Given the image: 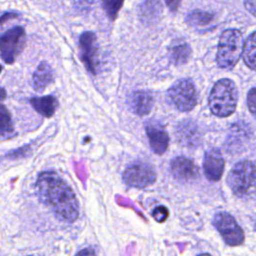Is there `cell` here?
<instances>
[{
	"instance_id": "cell-1",
	"label": "cell",
	"mask_w": 256,
	"mask_h": 256,
	"mask_svg": "<svg viewBox=\"0 0 256 256\" xmlns=\"http://www.w3.org/2000/svg\"><path fill=\"white\" fill-rule=\"evenodd\" d=\"M39 199L60 219L73 222L79 215V204L71 187L55 172H42L36 182Z\"/></svg>"
},
{
	"instance_id": "cell-2",
	"label": "cell",
	"mask_w": 256,
	"mask_h": 256,
	"mask_svg": "<svg viewBox=\"0 0 256 256\" xmlns=\"http://www.w3.org/2000/svg\"><path fill=\"white\" fill-rule=\"evenodd\" d=\"M238 100V91L234 82L230 79L218 80L211 89L208 104L213 115L228 117L234 113Z\"/></svg>"
},
{
	"instance_id": "cell-3",
	"label": "cell",
	"mask_w": 256,
	"mask_h": 256,
	"mask_svg": "<svg viewBox=\"0 0 256 256\" xmlns=\"http://www.w3.org/2000/svg\"><path fill=\"white\" fill-rule=\"evenodd\" d=\"M227 184L238 197H249L255 192V165L244 160L236 163L227 176Z\"/></svg>"
},
{
	"instance_id": "cell-4",
	"label": "cell",
	"mask_w": 256,
	"mask_h": 256,
	"mask_svg": "<svg viewBox=\"0 0 256 256\" xmlns=\"http://www.w3.org/2000/svg\"><path fill=\"white\" fill-rule=\"evenodd\" d=\"M243 47L242 34L237 29L225 30L219 39L216 61L220 68L232 69L240 59Z\"/></svg>"
},
{
	"instance_id": "cell-5",
	"label": "cell",
	"mask_w": 256,
	"mask_h": 256,
	"mask_svg": "<svg viewBox=\"0 0 256 256\" xmlns=\"http://www.w3.org/2000/svg\"><path fill=\"white\" fill-rule=\"evenodd\" d=\"M169 102L181 112L191 111L197 104L198 95L192 80L182 78L177 80L167 92Z\"/></svg>"
},
{
	"instance_id": "cell-6",
	"label": "cell",
	"mask_w": 256,
	"mask_h": 256,
	"mask_svg": "<svg viewBox=\"0 0 256 256\" xmlns=\"http://www.w3.org/2000/svg\"><path fill=\"white\" fill-rule=\"evenodd\" d=\"M26 42L25 30L16 26L0 36V55L5 63L12 64L24 48Z\"/></svg>"
},
{
	"instance_id": "cell-7",
	"label": "cell",
	"mask_w": 256,
	"mask_h": 256,
	"mask_svg": "<svg viewBox=\"0 0 256 256\" xmlns=\"http://www.w3.org/2000/svg\"><path fill=\"white\" fill-rule=\"evenodd\" d=\"M213 224L224 242L229 246H239L244 241V232L235 218L227 212H219L213 218Z\"/></svg>"
},
{
	"instance_id": "cell-8",
	"label": "cell",
	"mask_w": 256,
	"mask_h": 256,
	"mask_svg": "<svg viewBox=\"0 0 256 256\" xmlns=\"http://www.w3.org/2000/svg\"><path fill=\"white\" fill-rule=\"evenodd\" d=\"M79 56L86 70L91 74L96 75L99 68V48L96 35L90 31L82 33L79 37Z\"/></svg>"
},
{
	"instance_id": "cell-9",
	"label": "cell",
	"mask_w": 256,
	"mask_h": 256,
	"mask_svg": "<svg viewBox=\"0 0 256 256\" xmlns=\"http://www.w3.org/2000/svg\"><path fill=\"white\" fill-rule=\"evenodd\" d=\"M124 182L135 188H146L156 181V173L152 166L136 162L129 165L123 173Z\"/></svg>"
},
{
	"instance_id": "cell-10",
	"label": "cell",
	"mask_w": 256,
	"mask_h": 256,
	"mask_svg": "<svg viewBox=\"0 0 256 256\" xmlns=\"http://www.w3.org/2000/svg\"><path fill=\"white\" fill-rule=\"evenodd\" d=\"M145 130L154 153L164 154L169 145V136L163 125L155 119H150L145 123Z\"/></svg>"
},
{
	"instance_id": "cell-11",
	"label": "cell",
	"mask_w": 256,
	"mask_h": 256,
	"mask_svg": "<svg viewBox=\"0 0 256 256\" xmlns=\"http://www.w3.org/2000/svg\"><path fill=\"white\" fill-rule=\"evenodd\" d=\"M175 137L181 146L195 148L200 143V131L197 124L191 119L180 121L175 128Z\"/></svg>"
},
{
	"instance_id": "cell-12",
	"label": "cell",
	"mask_w": 256,
	"mask_h": 256,
	"mask_svg": "<svg viewBox=\"0 0 256 256\" xmlns=\"http://www.w3.org/2000/svg\"><path fill=\"white\" fill-rule=\"evenodd\" d=\"M225 161L221 152L217 149L206 151L203 160V170L206 178L210 181H218L224 171Z\"/></svg>"
},
{
	"instance_id": "cell-13",
	"label": "cell",
	"mask_w": 256,
	"mask_h": 256,
	"mask_svg": "<svg viewBox=\"0 0 256 256\" xmlns=\"http://www.w3.org/2000/svg\"><path fill=\"white\" fill-rule=\"evenodd\" d=\"M127 104L130 110L138 115L144 116L150 113L154 105V98L149 91L136 90L129 94L127 98Z\"/></svg>"
},
{
	"instance_id": "cell-14",
	"label": "cell",
	"mask_w": 256,
	"mask_h": 256,
	"mask_svg": "<svg viewBox=\"0 0 256 256\" xmlns=\"http://www.w3.org/2000/svg\"><path fill=\"white\" fill-rule=\"evenodd\" d=\"M170 168L173 176L182 182L190 181L197 176V167L194 162L183 156L173 158Z\"/></svg>"
},
{
	"instance_id": "cell-15",
	"label": "cell",
	"mask_w": 256,
	"mask_h": 256,
	"mask_svg": "<svg viewBox=\"0 0 256 256\" xmlns=\"http://www.w3.org/2000/svg\"><path fill=\"white\" fill-rule=\"evenodd\" d=\"M252 135V130L250 129L249 125H245L244 123H234L230 127L229 136L227 138V144L228 149L232 150L237 149L240 151V147L243 145V143L249 141L250 136Z\"/></svg>"
},
{
	"instance_id": "cell-16",
	"label": "cell",
	"mask_w": 256,
	"mask_h": 256,
	"mask_svg": "<svg viewBox=\"0 0 256 256\" xmlns=\"http://www.w3.org/2000/svg\"><path fill=\"white\" fill-rule=\"evenodd\" d=\"M54 79V73L51 68V66L45 62L42 61L38 67L36 68L33 77H32V82H33V88L41 92L43 91L50 83L53 82Z\"/></svg>"
},
{
	"instance_id": "cell-17",
	"label": "cell",
	"mask_w": 256,
	"mask_h": 256,
	"mask_svg": "<svg viewBox=\"0 0 256 256\" xmlns=\"http://www.w3.org/2000/svg\"><path fill=\"white\" fill-rule=\"evenodd\" d=\"M191 52V47L187 42L176 40L169 47V59L174 65L180 66L188 62Z\"/></svg>"
},
{
	"instance_id": "cell-18",
	"label": "cell",
	"mask_w": 256,
	"mask_h": 256,
	"mask_svg": "<svg viewBox=\"0 0 256 256\" xmlns=\"http://www.w3.org/2000/svg\"><path fill=\"white\" fill-rule=\"evenodd\" d=\"M161 12L162 5L158 0H147L140 6L139 16L143 23L151 25L159 20Z\"/></svg>"
},
{
	"instance_id": "cell-19",
	"label": "cell",
	"mask_w": 256,
	"mask_h": 256,
	"mask_svg": "<svg viewBox=\"0 0 256 256\" xmlns=\"http://www.w3.org/2000/svg\"><path fill=\"white\" fill-rule=\"evenodd\" d=\"M32 107L42 116L51 117L56 111L58 101L54 96H43V97H32L30 99Z\"/></svg>"
},
{
	"instance_id": "cell-20",
	"label": "cell",
	"mask_w": 256,
	"mask_h": 256,
	"mask_svg": "<svg viewBox=\"0 0 256 256\" xmlns=\"http://www.w3.org/2000/svg\"><path fill=\"white\" fill-rule=\"evenodd\" d=\"M244 63L251 70L255 69V55H256V42H255V32H252L245 42L243 43L242 53H241Z\"/></svg>"
},
{
	"instance_id": "cell-21",
	"label": "cell",
	"mask_w": 256,
	"mask_h": 256,
	"mask_svg": "<svg viewBox=\"0 0 256 256\" xmlns=\"http://www.w3.org/2000/svg\"><path fill=\"white\" fill-rule=\"evenodd\" d=\"M213 20V15L203 10H193L186 17V23L193 27L206 26Z\"/></svg>"
},
{
	"instance_id": "cell-22",
	"label": "cell",
	"mask_w": 256,
	"mask_h": 256,
	"mask_svg": "<svg viewBox=\"0 0 256 256\" xmlns=\"http://www.w3.org/2000/svg\"><path fill=\"white\" fill-rule=\"evenodd\" d=\"M13 131L11 115L5 106L0 105V135L11 134Z\"/></svg>"
},
{
	"instance_id": "cell-23",
	"label": "cell",
	"mask_w": 256,
	"mask_h": 256,
	"mask_svg": "<svg viewBox=\"0 0 256 256\" xmlns=\"http://www.w3.org/2000/svg\"><path fill=\"white\" fill-rule=\"evenodd\" d=\"M124 0H102V7L110 20H115Z\"/></svg>"
},
{
	"instance_id": "cell-24",
	"label": "cell",
	"mask_w": 256,
	"mask_h": 256,
	"mask_svg": "<svg viewBox=\"0 0 256 256\" xmlns=\"http://www.w3.org/2000/svg\"><path fill=\"white\" fill-rule=\"evenodd\" d=\"M169 216V211L168 209L163 206V205H160V206H157L153 209L152 211V217L154 218L155 221L159 222V223H162V222H165L167 220Z\"/></svg>"
},
{
	"instance_id": "cell-25",
	"label": "cell",
	"mask_w": 256,
	"mask_h": 256,
	"mask_svg": "<svg viewBox=\"0 0 256 256\" xmlns=\"http://www.w3.org/2000/svg\"><path fill=\"white\" fill-rule=\"evenodd\" d=\"M255 100H256V89L255 87H252L247 94V106L252 115H255V109H256Z\"/></svg>"
},
{
	"instance_id": "cell-26",
	"label": "cell",
	"mask_w": 256,
	"mask_h": 256,
	"mask_svg": "<svg viewBox=\"0 0 256 256\" xmlns=\"http://www.w3.org/2000/svg\"><path fill=\"white\" fill-rule=\"evenodd\" d=\"M165 1V4L166 6L169 8L170 11L172 12H175L178 10L179 6H180V3H181V0H164Z\"/></svg>"
},
{
	"instance_id": "cell-27",
	"label": "cell",
	"mask_w": 256,
	"mask_h": 256,
	"mask_svg": "<svg viewBox=\"0 0 256 256\" xmlns=\"http://www.w3.org/2000/svg\"><path fill=\"white\" fill-rule=\"evenodd\" d=\"M244 6L252 15H255V0H245Z\"/></svg>"
},
{
	"instance_id": "cell-28",
	"label": "cell",
	"mask_w": 256,
	"mask_h": 256,
	"mask_svg": "<svg viewBox=\"0 0 256 256\" xmlns=\"http://www.w3.org/2000/svg\"><path fill=\"white\" fill-rule=\"evenodd\" d=\"M75 256H96V254L92 248H84L80 250Z\"/></svg>"
},
{
	"instance_id": "cell-29",
	"label": "cell",
	"mask_w": 256,
	"mask_h": 256,
	"mask_svg": "<svg viewBox=\"0 0 256 256\" xmlns=\"http://www.w3.org/2000/svg\"><path fill=\"white\" fill-rule=\"evenodd\" d=\"M15 17H18V14L16 13H4L1 17H0V26L5 23L6 21L10 20L11 18H15Z\"/></svg>"
},
{
	"instance_id": "cell-30",
	"label": "cell",
	"mask_w": 256,
	"mask_h": 256,
	"mask_svg": "<svg viewBox=\"0 0 256 256\" xmlns=\"http://www.w3.org/2000/svg\"><path fill=\"white\" fill-rule=\"evenodd\" d=\"M91 1L92 0H74V3L81 5V7H82V6H87V4L91 3Z\"/></svg>"
},
{
	"instance_id": "cell-31",
	"label": "cell",
	"mask_w": 256,
	"mask_h": 256,
	"mask_svg": "<svg viewBox=\"0 0 256 256\" xmlns=\"http://www.w3.org/2000/svg\"><path fill=\"white\" fill-rule=\"evenodd\" d=\"M6 98V91L2 87H0V101L4 100Z\"/></svg>"
},
{
	"instance_id": "cell-32",
	"label": "cell",
	"mask_w": 256,
	"mask_h": 256,
	"mask_svg": "<svg viewBox=\"0 0 256 256\" xmlns=\"http://www.w3.org/2000/svg\"><path fill=\"white\" fill-rule=\"evenodd\" d=\"M198 256H211V255L208 254V253H203V254H200V255H198Z\"/></svg>"
},
{
	"instance_id": "cell-33",
	"label": "cell",
	"mask_w": 256,
	"mask_h": 256,
	"mask_svg": "<svg viewBox=\"0 0 256 256\" xmlns=\"http://www.w3.org/2000/svg\"><path fill=\"white\" fill-rule=\"evenodd\" d=\"M1 71H2V66L0 65V73H1Z\"/></svg>"
},
{
	"instance_id": "cell-34",
	"label": "cell",
	"mask_w": 256,
	"mask_h": 256,
	"mask_svg": "<svg viewBox=\"0 0 256 256\" xmlns=\"http://www.w3.org/2000/svg\"><path fill=\"white\" fill-rule=\"evenodd\" d=\"M28 256H32V255H28Z\"/></svg>"
}]
</instances>
